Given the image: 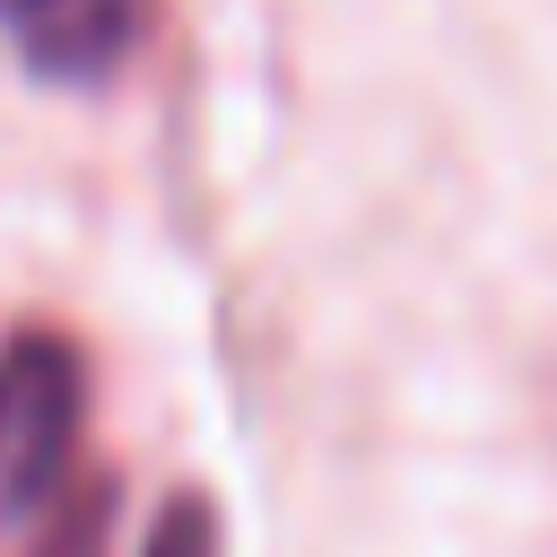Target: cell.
Segmentation results:
<instances>
[{
  "label": "cell",
  "mask_w": 557,
  "mask_h": 557,
  "mask_svg": "<svg viewBox=\"0 0 557 557\" xmlns=\"http://www.w3.org/2000/svg\"><path fill=\"white\" fill-rule=\"evenodd\" d=\"M148 26V0H0L9 52L52 87H96L131 61Z\"/></svg>",
  "instance_id": "2"
},
{
  "label": "cell",
  "mask_w": 557,
  "mask_h": 557,
  "mask_svg": "<svg viewBox=\"0 0 557 557\" xmlns=\"http://www.w3.org/2000/svg\"><path fill=\"white\" fill-rule=\"evenodd\" d=\"M104 531H113V487L78 479L70 496H52V531L35 540V557H104Z\"/></svg>",
  "instance_id": "3"
},
{
  "label": "cell",
  "mask_w": 557,
  "mask_h": 557,
  "mask_svg": "<svg viewBox=\"0 0 557 557\" xmlns=\"http://www.w3.org/2000/svg\"><path fill=\"white\" fill-rule=\"evenodd\" d=\"M78 418H87V366L52 331L0 339V531L44 513L70 487L78 461Z\"/></svg>",
  "instance_id": "1"
},
{
  "label": "cell",
  "mask_w": 557,
  "mask_h": 557,
  "mask_svg": "<svg viewBox=\"0 0 557 557\" xmlns=\"http://www.w3.org/2000/svg\"><path fill=\"white\" fill-rule=\"evenodd\" d=\"M139 557H218V513H209V496H174V505L148 522Z\"/></svg>",
  "instance_id": "4"
}]
</instances>
